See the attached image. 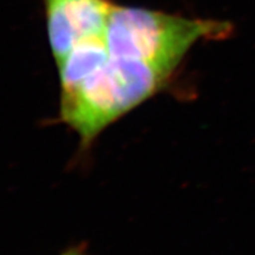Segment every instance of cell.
<instances>
[{
    "label": "cell",
    "mask_w": 255,
    "mask_h": 255,
    "mask_svg": "<svg viewBox=\"0 0 255 255\" xmlns=\"http://www.w3.org/2000/svg\"><path fill=\"white\" fill-rule=\"evenodd\" d=\"M105 36L89 38L78 43L57 64L62 92L71 91L109 58Z\"/></svg>",
    "instance_id": "cell-4"
},
{
    "label": "cell",
    "mask_w": 255,
    "mask_h": 255,
    "mask_svg": "<svg viewBox=\"0 0 255 255\" xmlns=\"http://www.w3.org/2000/svg\"><path fill=\"white\" fill-rule=\"evenodd\" d=\"M47 37L58 64L81 41L105 36L115 4L109 0H44Z\"/></svg>",
    "instance_id": "cell-3"
},
{
    "label": "cell",
    "mask_w": 255,
    "mask_h": 255,
    "mask_svg": "<svg viewBox=\"0 0 255 255\" xmlns=\"http://www.w3.org/2000/svg\"><path fill=\"white\" fill-rule=\"evenodd\" d=\"M168 72L139 60L111 57L71 91L60 96V119L84 145L155 95Z\"/></svg>",
    "instance_id": "cell-1"
},
{
    "label": "cell",
    "mask_w": 255,
    "mask_h": 255,
    "mask_svg": "<svg viewBox=\"0 0 255 255\" xmlns=\"http://www.w3.org/2000/svg\"><path fill=\"white\" fill-rule=\"evenodd\" d=\"M60 255H89V254L87 252V247L81 245V246H75V247L69 248V250L64 251Z\"/></svg>",
    "instance_id": "cell-5"
},
{
    "label": "cell",
    "mask_w": 255,
    "mask_h": 255,
    "mask_svg": "<svg viewBox=\"0 0 255 255\" xmlns=\"http://www.w3.org/2000/svg\"><path fill=\"white\" fill-rule=\"evenodd\" d=\"M231 30L226 21L115 5L105 40L111 57L139 60L173 75L197 41L223 38Z\"/></svg>",
    "instance_id": "cell-2"
}]
</instances>
